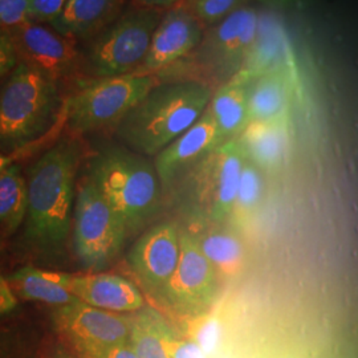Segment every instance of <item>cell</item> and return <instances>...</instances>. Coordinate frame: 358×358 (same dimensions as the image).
Wrapping results in <instances>:
<instances>
[{
  "instance_id": "obj_31",
  "label": "cell",
  "mask_w": 358,
  "mask_h": 358,
  "mask_svg": "<svg viewBox=\"0 0 358 358\" xmlns=\"http://www.w3.org/2000/svg\"><path fill=\"white\" fill-rule=\"evenodd\" d=\"M170 358H205V349L192 337H179L176 333L169 338Z\"/></svg>"
},
{
  "instance_id": "obj_19",
  "label": "cell",
  "mask_w": 358,
  "mask_h": 358,
  "mask_svg": "<svg viewBox=\"0 0 358 358\" xmlns=\"http://www.w3.org/2000/svg\"><path fill=\"white\" fill-rule=\"evenodd\" d=\"M186 230L213 264L222 282L232 280L243 272L245 248L236 230L229 223L190 222Z\"/></svg>"
},
{
  "instance_id": "obj_7",
  "label": "cell",
  "mask_w": 358,
  "mask_h": 358,
  "mask_svg": "<svg viewBox=\"0 0 358 358\" xmlns=\"http://www.w3.org/2000/svg\"><path fill=\"white\" fill-rule=\"evenodd\" d=\"M244 164L239 143L234 140L206 154L177 179L190 222L229 223Z\"/></svg>"
},
{
  "instance_id": "obj_30",
  "label": "cell",
  "mask_w": 358,
  "mask_h": 358,
  "mask_svg": "<svg viewBox=\"0 0 358 358\" xmlns=\"http://www.w3.org/2000/svg\"><path fill=\"white\" fill-rule=\"evenodd\" d=\"M68 0H31L29 20L40 24H52L64 10Z\"/></svg>"
},
{
  "instance_id": "obj_2",
  "label": "cell",
  "mask_w": 358,
  "mask_h": 358,
  "mask_svg": "<svg viewBox=\"0 0 358 358\" xmlns=\"http://www.w3.org/2000/svg\"><path fill=\"white\" fill-rule=\"evenodd\" d=\"M213 85L194 78L159 81L115 128L130 150L155 157L202 117L214 94Z\"/></svg>"
},
{
  "instance_id": "obj_13",
  "label": "cell",
  "mask_w": 358,
  "mask_h": 358,
  "mask_svg": "<svg viewBox=\"0 0 358 358\" xmlns=\"http://www.w3.org/2000/svg\"><path fill=\"white\" fill-rule=\"evenodd\" d=\"M179 257L180 227L165 220L145 231L133 244L128 266L142 289L155 299L174 275Z\"/></svg>"
},
{
  "instance_id": "obj_32",
  "label": "cell",
  "mask_w": 358,
  "mask_h": 358,
  "mask_svg": "<svg viewBox=\"0 0 358 358\" xmlns=\"http://www.w3.org/2000/svg\"><path fill=\"white\" fill-rule=\"evenodd\" d=\"M38 358H87L78 353L73 346L69 345L62 337H56L43 346Z\"/></svg>"
},
{
  "instance_id": "obj_15",
  "label": "cell",
  "mask_w": 358,
  "mask_h": 358,
  "mask_svg": "<svg viewBox=\"0 0 358 358\" xmlns=\"http://www.w3.org/2000/svg\"><path fill=\"white\" fill-rule=\"evenodd\" d=\"M62 282L77 300L115 313H136L146 307L141 289L127 278L109 272L66 273Z\"/></svg>"
},
{
  "instance_id": "obj_14",
  "label": "cell",
  "mask_w": 358,
  "mask_h": 358,
  "mask_svg": "<svg viewBox=\"0 0 358 358\" xmlns=\"http://www.w3.org/2000/svg\"><path fill=\"white\" fill-rule=\"evenodd\" d=\"M205 38V27L182 1L164 13L154 32L150 50L137 73L157 75L187 59Z\"/></svg>"
},
{
  "instance_id": "obj_36",
  "label": "cell",
  "mask_w": 358,
  "mask_h": 358,
  "mask_svg": "<svg viewBox=\"0 0 358 358\" xmlns=\"http://www.w3.org/2000/svg\"><path fill=\"white\" fill-rule=\"evenodd\" d=\"M106 358H137L136 357V353L133 350V348L130 345V341L127 344H122V345L115 346L113 348L108 357Z\"/></svg>"
},
{
  "instance_id": "obj_26",
  "label": "cell",
  "mask_w": 358,
  "mask_h": 358,
  "mask_svg": "<svg viewBox=\"0 0 358 358\" xmlns=\"http://www.w3.org/2000/svg\"><path fill=\"white\" fill-rule=\"evenodd\" d=\"M263 192V171L254 164L245 161L229 219V224L232 229L236 231H244L247 229L256 214L257 207L262 203Z\"/></svg>"
},
{
  "instance_id": "obj_8",
  "label": "cell",
  "mask_w": 358,
  "mask_h": 358,
  "mask_svg": "<svg viewBox=\"0 0 358 358\" xmlns=\"http://www.w3.org/2000/svg\"><path fill=\"white\" fill-rule=\"evenodd\" d=\"M129 234L121 217L90 179L77 187L72 248L85 272H103L120 256Z\"/></svg>"
},
{
  "instance_id": "obj_27",
  "label": "cell",
  "mask_w": 358,
  "mask_h": 358,
  "mask_svg": "<svg viewBox=\"0 0 358 358\" xmlns=\"http://www.w3.org/2000/svg\"><path fill=\"white\" fill-rule=\"evenodd\" d=\"M38 352L31 333L0 325V358H38Z\"/></svg>"
},
{
  "instance_id": "obj_6",
  "label": "cell",
  "mask_w": 358,
  "mask_h": 358,
  "mask_svg": "<svg viewBox=\"0 0 358 358\" xmlns=\"http://www.w3.org/2000/svg\"><path fill=\"white\" fill-rule=\"evenodd\" d=\"M159 81L157 75L141 73L83 78L65 97V127L73 136L115 129Z\"/></svg>"
},
{
  "instance_id": "obj_12",
  "label": "cell",
  "mask_w": 358,
  "mask_h": 358,
  "mask_svg": "<svg viewBox=\"0 0 358 358\" xmlns=\"http://www.w3.org/2000/svg\"><path fill=\"white\" fill-rule=\"evenodd\" d=\"M4 31L13 41L17 62L29 65L62 85L76 76L85 78L78 44L51 26L28 20Z\"/></svg>"
},
{
  "instance_id": "obj_24",
  "label": "cell",
  "mask_w": 358,
  "mask_h": 358,
  "mask_svg": "<svg viewBox=\"0 0 358 358\" xmlns=\"http://www.w3.org/2000/svg\"><path fill=\"white\" fill-rule=\"evenodd\" d=\"M28 185L22 167L13 162L0 173V241L24 226Z\"/></svg>"
},
{
  "instance_id": "obj_18",
  "label": "cell",
  "mask_w": 358,
  "mask_h": 358,
  "mask_svg": "<svg viewBox=\"0 0 358 358\" xmlns=\"http://www.w3.org/2000/svg\"><path fill=\"white\" fill-rule=\"evenodd\" d=\"M292 140L291 115L272 121H252L236 138L245 161L263 173L278 171L284 165Z\"/></svg>"
},
{
  "instance_id": "obj_38",
  "label": "cell",
  "mask_w": 358,
  "mask_h": 358,
  "mask_svg": "<svg viewBox=\"0 0 358 358\" xmlns=\"http://www.w3.org/2000/svg\"><path fill=\"white\" fill-rule=\"evenodd\" d=\"M16 158L17 157H15V155H7V154L0 153V173L8 165L13 164Z\"/></svg>"
},
{
  "instance_id": "obj_9",
  "label": "cell",
  "mask_w": 358,
  "mask_h": 358,
  "mask_svg": "<svg viewBox=\"0 0 358 358\" xmlns=\"http://www.w3.org/2000/svg\"><path fill=\"white\" fill-rule=\"evenodd\" d=\"M222 280L206 259L190 232L180 227L178 267L155 300L159 306L185 320L202 319L214 307Z\"/></svg>"
},
{
  "instance_id": "obj_16",
  "label": "cell",
  "mask_w": 358,
  "mask_h": 358,
  "mask_svg": "<svg viewBox=\"0 0 358 358\" xmlns=\"http://www.w3.org/2000/svg\"><path fill=\"white\" fill-rule=\"evenodd\" d=\"M217 148V125L208 109H206L192 128L154 157V166L164 190L170 189L185 171Z\"/></svg>"
},
{
  "instance_id": "obj_39",
  "label": "cell",
  "mask_w": 358,
  "mask_h": 358,
  "mask_svg": "<svg viewBox=\"0 0 358 358\" xmlns=\"http://www.w3.org/2000/svg\"><path fill=\"white\" fill-rule=\"evenodd\" d=\"M187 1H189V0H187Z\"/></svg>"
},
{
  "instance_id": "obj_1",
  "label": "cell",
  "mask_w": 358,
  "mask_h": 358,
  "mask_svg": "<svg viewBox=\"0 0 358 358\" xmlns=\"http://www.w3.org/2000/svg\"><path fill=\"white\" fill-rule=\"evenodd\" d=\"M84 149L69 136L41 154L27 174V245L44 257L60 255L72 234L76 176Z\"/></svg>"
},
{
  "instance_id": "obj_37",
  "label": "cell",
  "mask_w": 358,
  "mask_h": 358,
  "mask_svg": "<svg viewBox=\"0 0 358 358\" xmlns=\"http://www.w3.org/2000/svg\"><path fill=\"white\" fill-rule=\"evenodd\" d=\"M257 1L269 6V7H292V6L301 4L308 0H257Z\"/></svg>"
},
{
  "instance_id": "obj_22",
  "label": "cell",
  "mask_w": 358,
  "mask_h": 358,
  "mask_svg": "<svg viewBox=\"0 0 358 358\" xmlns=\"http://www.w3.org/2000/svg\"><path fill=\"white\" fill-rule=\"evenodd\" d=\"M8 282L17 299L20 297L26 301L57 308L77 300L62 282V272L26 266L15 271Z\"/></svg>"
},
{
  "instance_id": "obj_35",
  "label": "cell",
  "mask_w": 358,
  "mask_h": 358,
  "mask_svg": "<svg viewBox=\"0 0 358 358\" xmlns=\"http://www.w3.org/2000/svg\"><path fill=\"white\" fill-rule=\"evenodd\" d=\"M133 1L136 6H140V7L167 11V10L180 4L183 0H133Z\"/></svg>"
},
{
  "instance_id": "obj_20",
  "label": "cell",
  "mask_w": 358,
  "mask_h": 358,
  "mask_svg": "<svg viewBox=\"0 0 358 358\" xmlns=\"http://www.w3.org/2000/svg\"><path fill=\"white\" fill-rule=\"evenodd\" d=\"M127 0H68L50 26L65 38L87 43L124 13Z\"/></svg>"
},
{
  "instance_id": "obj_4",
  "label": "cell",
  "mask_w": 358,
  "mask_h": 358,
  "mask_svg": "<svg viewBox=\"0 0 358 358\" xmlns=\"http://www.w3.org/2000/svg\"><path fill=\"white\" fill-rule=\"evenodd\" d=\"M87 178L121 217L129 235L152 222L161 207L164 187L154 164L124 145H109L94 154Z\"/></svg>"
},
{
  "instance_id": "obj_21",
  "label": "cell",
  "mask_w": 358,
  "mask_h": 358,
  "mask_svg": "<svg viewBox=\"0 0 358 358\" xmlns=\"http://www.w3.org/2000/svg\"><path fill=\"white\" fill-rule=\"evenodd\" d=\"M248 85L250 78L238 72L213 94L207 109L217 125L219 146L236 140L250 124Z\"/></svg>"
},
{
  "instance_id": "obj_28",
  "label": "cell",
  "mask_w": 358,
  "mask_h": 358,
  "mask_svg": "<svg viewBox=\"0 0 358 358\" xmlns=\"http://www.w3.org/2000/svg\"><path fill=\"white\" fill-rule=\"evenodd\" d=\"M199 19L202 26H217L231 13L242 8L247 0H183Z\"/></svg>"
},
{
  "instance_id": "obj_5",
  "label": "cell",
  "mask_w": 358,
  "mask_h": 358,
  "mask_svg": "<svg viewBox=\"0 0 358 358\" xmlns=\"http://www.w3.org/2000/svg\"><path fill=\"white\" fill-rule=\"evenodd\" d=\"M164 13L136 4L121 13L112 24L84 43L80 50L83 76L100 78L137 73Z\"/></svg>"
},
{
  "instance_id": "obj_23",
  "label": "cell",
  "mask_w": 358,
  "mask_h": 358,
  "mask_svg": "<svg viewBox=\"0 0 358 358\" xmlns=\"http://www.w3.org/2000/svg\"><path fill=\"white\" fill-rule=\"evenodd\" d=\"M173 333L157 308L146 306L131 315L129 341L137 358H170L167 344Z\"/></svg>"
},
{
  "instance_id": "obj_29",
  "label": "cell",
  "mask_w": 358,
  "mask_h": 358,
  "mask_svg": "<svg viewBox=\"0 0 358 358\" xmlns=\"http://www.w3.org/2000/svg\"><path fill=\"white\" fill-rule=\"evenodd\" d=\"M31 0H0V29H8L29 20Z\"/></svg>"
},
{
  "instance_id": "obj_33",
  "label": "cell",
  "mask_w": 358,
  "mask_h": 358,
  "mask_svg": "<svg viewBox=\"0 0 358 358\" xmlns=\"http://www.w3.org/2000/svg\"><path fill=\"white\" fill-rule=\"evenodd\" d=\"M16 64L17 57L13 41L4 29H0V83L13 71Z\"/></svg>"
},
{
  "instance_id": "obj_11",
  "label": "cell",
  "mask_w": 358,
  "mask_h": 358,
  "mask_svg": "<svg viewBox=\"0 0 358 358\" xmlns=\"http://www.w3.org/2000/svg\"><path fill=\"white\" fill-rule=\"evenodd\" d=\"M259 15L251 7H242L217 26L211 27L196 52V65L205 76L229 81L243 66L254 47Z\"/></svg>"
},
{
  "instance_id": "obj_3",
  "label": "cell",
  "mask_w": 358,
  "mask_h": 358,
  "mask_svg": "<svg viewBox=\"0 0 358 358\" xmlns=\"http://www.w3.org/2000/svg\"><path fill=\"white\" fill-rule=\"evenodd\" d=\"M63 85L17 62L0 83V153L19 155L63 115Z\"/></svg>"
},
{
  "instance_id": "obj_17",
  "label": "cell",
  "mask_w": 358,
  "mask_h": 358,
  "mask_svg": "<svg viewBox=\"0 0 358 358\" xmlns=\"http://www.w3.org/2000/svg\"><path fill=\"white\" fill-rule=\"evenodd\" d=\"M297 84L299 78L294 56L250 80V122L272 121L282 115H291V106L297 92Z\"/></svg>"
},
{
  "instance_id": "obj_10",
  "label": "cell",
  "mask_w": 358,
  "mask_h": 358,
  "mask_svg": "<svg viewBox=\"0 0 358 358\" xmlns=\"http://www.w3.org/2000/svg\"><path fill=\"white\" fill-rule=\"evenodd\" d=\"M131 315L108 312L76 300L55 308L52 320L59 337L87 358H106L115 346L127 344Z\"/></svg>"
},
{
  "instance_id": "obj_34",
  "label": "cell",
  "mask_w": 358,
  "mask_h": 358,
  "mask_svg": "<svg viewBox=\"0 0 358 358\" xmlns=\"http://www.w3.org/2000/svg\"><path fill=\"white\" fill-rule=\"evenodd\" d=\"M17 307V296L7 278L0 273V319L10 315Z\"/></svg>"
},
{
  "instance_id": "obj_25",
  "label": "cell",
  "mask_w": 358,
  "mask_h": 358,
  "mask_svg": "<svg viewBox=\"0 0 358 358\" xmlns=\"http://www.w3.org/2000/svg\"><path fill=\"white\" fill-rule=\"evenodd\" d=\"M289 57L292 52L282 28L273 20L260 19L254 47L239 72L252 80Z\"/></svg>"
}]
</instances>
